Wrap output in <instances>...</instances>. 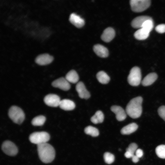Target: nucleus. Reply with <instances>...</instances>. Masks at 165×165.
<instances>
[{"label": "nucleus", "instance_id": "obj_5", "mask_svg": "<svg viewBox=\"0 0 165 165\" xmlns=\"http://www.w3.org/2000/svg\"><path fill=\"white\" fill-rule=\"evenodd\" d=\"M49 134L45 131L36 132L31 134L29 137L30 141L37 145L46 143L50 139Z\"/></svg>", "mask_w": 165, "mask_h": 165}, {"label": "nucleus", "instance_id": "obj_10", "mask_svg": "<svg viewBox=\"0 0 165 165\" xmlns=\"http://www.w3.org/2000/svg\"><path fill=\"white\" fill-rule=\"evenodd\" d=\"M75 89L80 98L87 99L90 97V93L86 90L82 82H79L76 86Z\"/></svg>", "mask_w": 165, "mask_h": 165}, {"label": "nucleus", "instance_id": "obj_29", "mask_svg": "<svg viewBox=\"0 0 165 165\" xmlns=\"http://www.w3.org/2000/svg\"><path fill=\"white\" fill-rule=\"evenodd\" d=\"M137 148V144L134 143H132L129 145L128 148L126 149V151L129 152L132 155H134Z\"/></svg>", "mask_w": 165, "mask_h": 165}, {"label": "nucleus", "instance_id": "obj_2", "mask_svg": "<svg viewBox=\"0 0 165 165\" xmlns=\"http://www.w3.org/2000/svg\"><path fill=\"white\" fill-rule=\"evenodd\" d=\"M143 98L141 96L134 97L130 100L127 105L126 112L133 119L139 117L142 113Z\"/></svg>", "mask_w": 165, "mask_h": 165}, {"label": "nucleus", "instance_id": "obj_20", "mask_svg": "<svg viewBox=\"0 0 165 165\" xmlns=\"http://www.w3.org/2000/svg\"><path fill=\"white\" fill-rule=\"evenodd\" d=\"M149 32L142 28L137 30L134 33L135 38L138 40H144L147 38L149 35Z\"/></svg>", "mask_w": 165, "mask_h": 165}, {"label": "nucleus", "instance_id": "obj_7", "mask_svg": "<svg viewBox=\"0 0 165 165\" xmlns=\"http://www.w3.org/2000/svg\"><path fill=\"white\" fill-rule=\"evenodd\" d=\"M2 148L5 154L9 156H14L18 152L16 146L14 143L9 141H4L2 144Z\"/></svg>", "mask_w": 165, "mask_h": 165}, {"label": "nucleus", "instance_id": "obj_9", "mask_svg": "<svg viewBox=\"0 0 165 165\" xmlns=\"http://www.w3.org/2000/svg\"><path fill=\"white\" fill-rule=\"evenodd\" d=\"M52 85L54 87L58 88L64 91L68 90L71 87L69 82L63 77L55 80L52 82Z\"/></svg>", "mask_w": 165, "mask_h": 165}, {"label": "nucleus", "instance_id": "obj_14", "mask_svg": "<svg viewBox=\"0 0 165 165\" xmlns=\"http://www.w3.org/2000/svg\"><path fill=\"white\" fill-rule=\"evenodd\" d=\"M69 20L72 24L79 28H82L85 24L83 19L75 13H72L70 15Z\"/></svg>", "mask_w": 165, "mask_h": 165}, {"label": "nucleus", "instance_id": "obj_15", "mask_svg": "<svg viewBox=\"0 0 165 165\" xmlns=\"http://www.w3.org/2000/svg\"><path fill=\"white\" fill-rule=\"evenodd\" d=\"M115 35L114 29L111 27L105 29L101 35V38L102 40L105 42H110L114 38Z\"/></svg>", "mask_w": 165, "mask_h": 165}, {"label": "nucleus", "instance_id": "obj_3", "mask_svg": "<svg viewBox=\"0 0 165 165\" xmlns=\"http://www.w3.org/2000/svg\"><path fill=\"white\" fill-rule=\"evenodd\" d=\"M8 115L10 119L15 123L20 124L25 119V115L23 111L19 107L13 106L9 110Z\"/></svg>", "mask_w": 165, "mask_h": 165}, {"label": "nucleus", "instance_id": "obj_22", "mask_svg": "<svg viewBox=\"0 0 165 165\" xmlns=\"http://www.w3.org/2000/svg\"><path fill=\"white\" fill-rule=\"evenodd\" d=\"M98 81L102 84H106L109 81L110 78L108 75L103 71H100L96 75Z\"/></svg>", "mask_w": 165, "mask_h": 165}, {"label": "nucleus", "instance_id": "obj_33", "mask_svg": "<svg viewBox=\"0 0 165 165\" xmlns=\"http://www.w3.org/2000/svg\"><path fill=\"white\" fill-rule=\"evenodd\" d=\"M132 161L134 163H136L139 160V158L134 155L132 157Z\"/></svg>", "mask_w": 165, "mask_h": 165}, {"label": "nucleus", "instance_id": "obj_24", "mask_svg": "<svg viewBox=\"0 0 165 165\" xmlns=\"http://www.w3.org/2000/svg\"><path fill=\"white\" fill-rule=\"evenodd\" d=\"M46 120L45 117L40 115L34 117L31 121V123L34 126H41L42 125Z\"/></svg>", "mask_w": 165, "mask_h": 165}, {"label": "nucleus", "instance_id": "obj_1", "mask_svg": "<svg viewBox=\"0 0 165 165\" xmlns=\"http://www.w3.org/2000/svg\"><path fill=\"white\" fill-rule=\"evenodd\" d=\"M37 147L39 157L42 162L48 163L53 160L55 152L51 145L45 143L37 145Z\"/></svg>", "mask_w": 165, "mask_h": 165}, {"label": "nucleus", "instance_id": "obj_31", "mask_svg": "<svg viewBox=\"0 0 165 165\" xmlns=\"http://www.w3.org/2000/svg\"><path fill=\"white\" fill-rule=\"evenodd\" d=\"M156 31L160 33L165 32V24H161L158 25L155 28Z\"/></svg>", "mask_w": 165, "mask_h": 165}, {"label": "nucleus", "instance_id": "obj_19", "mask_svg": "<svg viewBox=\"0 0 165 165\" xmlns=\"http://www.w3.org/2000/svg\"><path fill=\"white\" fill-rule=\"evenodd\" d=\"M138 127L137 124L131 123L123 127L121 130V133L123 135L129 134L136 131Z\"/></svg>", "mask_w": 165, "mask_h": 165}, {"label": "nucleus", "instance_id": "obj_13", "mask_svg": "<svg viewBox=\"0 0 165 165\" xmlns=\"http://www.w3.org/2000/svg\"><path fill=\"white\" fill-rule=\"evenodd\" d=\"M53 59L52 56L48 54H43L38 56L35 59V61L39 65H43L50 64Z\"/></svg>", "mask_w": 165, "mask_h": 165}, {"label": "nucleus", "instance_id": "obj_11", "mask_svg": "<svg viewBox=\"0 0 165 165\" xmlns=\"http://www.w3.org/2000/svg\"><path fill=\"white\" fill-rule=\"evenodd\" d=\"M111 110L116 115V118L119 121H121L125 119L127 113L124 109L119 106L114 105L111 108Z\"/></svg>", "mask_w": 165, "mask_h": 165}, {"label": "nucleus", "instance_id": "obj_8", "mask_svg": "<svg viewBox=\"0 0 165 165\" xmlns=\"http://www.w3.org/2000/svg\"><path fill=\"white\" fill-rule=\"evenodd\" d=\"M61 100L59 96L53 94H49L44 98V101L47 105L56 107L59 106Z\"/></svg>", "mask_w": 165, "mask_h": 165}, {"label": "nucleus", "instance_id": "obj_25", "mask_svg": "<svg viewBox=\"0 0 165 165\" xmlns=\"http://www.w3.org/2000/svg\"><path fill=\"white\" fill-rule=\"evenodd\" d=\"M84 132L86 134L93 137H97L99 134L98 130L96 128L90 126H87L85 128Z\"/></svg>", "mask_w": 165, "mask_h": 165}, {"label": "nucleus", "instance_id": "obj_21", "mask_svg": "<svg viewBox=\"0 0 165 165\" xmlns=\"http://www.w3.org/2000/svg\"><path fill=\"white\" fill-rule=\"evenodd\" d=\"M65 78L69 82L75 83L79 80V76L77 72L72 70L69 72L66 75Z\"/></svg>", "mask_w": 165, "mask_h": 165}, {"label": "nucleus", "instance_id": "obj_6", "mask_svg": "<svg viewBox=\"0 0 165 165\" xmlns=\"http://www.w3.org/2000/svg\"><path fill=\"white\" fill-rule=\"evenodd\" d=\"M130 4L132 10L136 12H143L150 6V0H131Z\"/></svg>", "mask_w": 165, "mask_h": 165}, {"label": "nucleus", "instance_id": "obj_4", "mask_svg": "<svg viewBox=\"0 0 165 165\" xmlns=\"http://www.w3.org/2000/svg\"><path fill=\"white\" fill-rule=\"evenodd\" d=\"M141 75L140 69L135 66L130 70L127 77V81L131 86H136L139 85L141 81Z\"/></svg>", "mask_w": 165, "mask_h": 165}, {"label": "nucleus", "instance_id": "obj_18", "mask_svg": "<svg viewBox=\"0 0 165 165\" xmlns=\"http://www.w3.org/2000/svg\"><path fill=\"white\" fill-rule=\"evenodd\" d=\"M59 106L61 109L64 110L70 111L74 109L75 104L71 100L64 99L61 101Z\"/></svg>", "mask_w": 165, "mask_h": 165}, {"label": "nucleus", "instance_id": "obj_23", "mask_svg": "<svg viewBox=\"0 0 165 165\" xmlns=\"http://www.w3.org/2000/svg\"><path fill=\"white\" fill-rule=\"evenodd\" d=\"M104 115L101 111H98L90 119L91 121L94 123L97 124L102 123L104 119Z\"/></svg>", "mask_w": 165, "mask_h": 165}, {"label": "nucleus", "instance_id": "obj_30", "mask_svg": "<svg viewBox=\"0 0 165 165\" xmlns=\"http://www.w3.org/2000/svg\"><path fill=\"white\" fill-rule=\"evenodd\" d=\"M159 116L165 121V105H162L158 109Z\"/></svg>", "mask_w": 165, "mask_h": 165}, {"label": "nucleus", "instance_id": "obj_32", "mask_svg": "<svg viewBox=\"0 0 165 165\" xmlns=\"http://www.w3.org/2000/svg\"><path fill=\"white\" fill-rule=\"evenodd\" d=\"M135 155L139 158L141 157L143 155V152L142 150L140 148L137 149L135 152Z\"/></svg>", "mask_w": 165, "mask_h": 165}, {"label": "nucleus", "instance_id": "obj_12", "mask_svg": "<svg viewBox=\"0 0 165 165\" xmlns=\"http://www.w3.org/2000/svg\"><path fill=\"white\" fill-rule=\"evenodd\" d=\"M153 20L152 18L148 16H141L134 18L131 23L132 26L135 28H141L144 23L146 20Z\"/></svg>", "mask_w": 165, "mask_h": 165}, {"label": "nucleus", "instance_id": "obj_27", "mask_svg": "<svg viewBox=\"0 0 165 165\" xmlns=\"http://www.w3.org/2000/svg\"><path fill=\"white\" fill-rule=\"evenodd\" d=\"M105 162L108 164L112 163L114 161V155L112 153L108 152H105L103 156Z\"/></svg>", "mask_w": 165, "mask_h": 165}, {"label": "nucleus", "instance_id": "obj_16", "mask_svg": "<svg viewBox=\"0 0 165 165\" xmlns=\"http://www.w3.org/2000/svg\"><path fill=\"white\" fill-rule=\"evenodd\" d=\"M94 52L98 56L103 58L107 57L108 55V51L104 46L100 44H97L93 47Z\"/></svg>", "mask_w": 165, "mask_h": 165}, {"label": "nucleus", "instance_id": "obj_26", "mask_svg": "<svg viewBox=\"0 0 165 165\" xmlns=\"http://www.w3.org/2000/svg\"><path fill=\"white\" fill-rule=\"evenodd\" d=\"M156 153L157 156L162 159H165V145H161L156 148Z\"/></svg>", "mask_w": 165, "mask_h": 165}, {"label": "nucleus", "instance_id": "obj_28", "mask_svg": "<svg viewBox=\"0 0 165 165\" xmlns=\"http://www.w3.org/2000/svg\"><path fill=\"white\" fill-rule=\"evenodd\" d=\"M153 26V20H146L144 23L141 28L150 32L152 30Z\"/></svg>", "mask_w": 165, "mask_h": 165}, {"label": "nucleus", "instance_id": "obj_17", "mask_svg": "<svg viewBox=\"0 0 165 165\" xmlns=\"http://www.w3.org/2000/svg\"><path fill=\"white\" fill-rule=\"evenodd\" d=\"M157 75L155 73H151L148 74L142 80V85L145 86H150L153 84L157 79Z\"/></svg>", "mask_w": 165, "mask_h": 165}]
</instances>
